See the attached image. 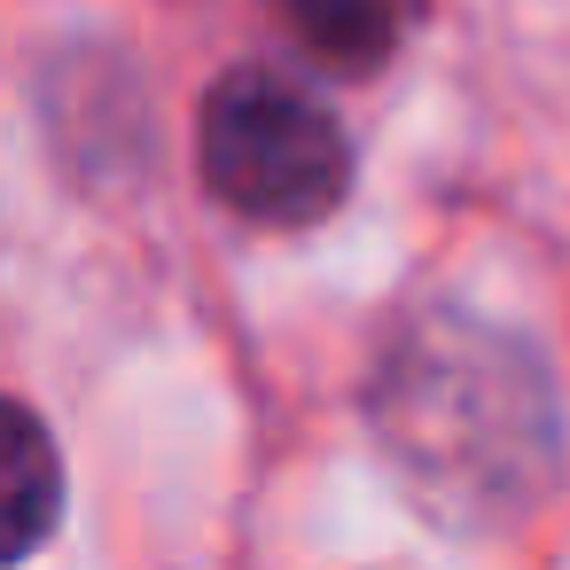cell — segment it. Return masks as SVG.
Wrapping results in <instances>:
<instances>
[{
  "label": "cell",
  "mask_w": 570,
  "mask_h": 570,
  "mask_svg": "<svg viewBox=\"0 0 570 570\" xmlns=\"http://www.w3.org/2000/svg\"><path fill=\"white\" fill-rule=\"evenodd\" d=\"M367 422L414 515L445 531L515 523L562 476V406L547 360L515 328L453 305L414 313L391 336L367 383Z\"/></svg>",
  "instance_id": "6da1fadb"
},
{
  "label": "cell",
  "mask_w": 570,
  "mask_h": 570,
  "mask_svg": "<svg viewBox=\"0 0 570 570\" xmlns=\"http://www.w3.org/2000/svg\"><path fill=\"white\" fill-rule=\"evenodd\" d=\"M204 188L250 227H313L352 196V134L297 79L243 63L204 95Z\"/></svg>",
  "instance_id": "7a4b0ae2"
},
{
  "label": "cell",
  "mask_w": 570,
  "mask_h": 570,
  "mask_svg": "<svg viewBox=\"0 0 570 570\" xmlns=\"http://www.w3.org/2000/svg\"><path fill=\"white\" fill-rule=\"evenodd\" d=\"M63 523V453L48 422L0 399V562H24Z\"/></svg>",
  "instance_id": "3957f363"
},
{
  "label": "cell",
  "mask_w": 570,
  "mask_h": 570,
  "mask_svg": "<svg viewBox=\"0 0 570 570\" xmlns=\"http://www.w3.org/2000/svg\"><path fill=\"white\" fill-rule=\"evenodd\" d=\"M282 24L289 40L336 71V79H367L399 56V32H406V0H282Z\"/></svg>",
  "instance_id": "277c9868"
}]
</instances>
